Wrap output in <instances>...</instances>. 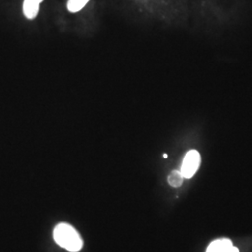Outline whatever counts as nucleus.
Masks as SVG:
<instances>
[{"instance_id":"f257e3e1","label":"nucleus","mask_w":252,"mask_h":252,"mask_svg":"<svg viewBox=\"0 0 252 252\" xmlns=\"http://www.w3.org/2000/svg\"><path fill=\"white\" fill-rule=\"evenodd\" d=\"M54 241L66 251L77 252L82 248L81 235L67 223H59L54 228Z\"/></svg>"},{"instance_id":"f03ea898","label":"nucleus","mask_w":252,"mask_h":252,"mask_svg":"<svg viewBox=\"0 0 252 252\" xmlns=\"http://www.w3.org/2000/svg\"><path fill=\"white\" fill-rule=\"evenodd\" d=\"M200 163L201 156L197 151L191 150L186 153L180 169L184 179H191L198 170Z\"/></svg>"},{"instance_id":"7ed1b4c3","label":"nucleus","mask_w":252,"mask_h":252,"mask_svg":"<svg viewBox=\"0 0 252 252\" xmlns=\"http://www.w3.org/2000/svg\"><path fill=\"white\" fill-rule=\"evenodd\" d=\"M43 0H25L24 1V14L27 19L33 20L36 18L39 11L40 3H42Z\"/></svg>"},{"instance_id":"20e7f679","label":"nucleus","mask_w":252,"mask_h":252,"mask_svg":"<svg viewBox=\"0 0 252 252\" xmlns=\"http://www.w3.org/2000/svg\"><path fill=\"white\" fill-rule=\"evenodd\" d=\"M232 246L233 242L229 238H220L209 244L206 252H226Z\"/></svg>"},{"instance_id":"39448f33","label":"nucleus","mask_w":252,"mask_h":252,"mask_svg":"<svg viewBox=\"0 0 252 252\" xmlns=\"http://www.w3.org/2000/svg\"><path fill=\"white\" fill-rule=\"evenodd\" d=\"M183 180H184V177H183L182 173L179 170H173L167 178V181H168L169 185L174 188L180 187L183 183Z\"/></svg>"},{"instance_id":"423d86ee","label":"nucleus","mask_w":252,"mask_h":252,"mask_svg":"<svg viewBox=\"0 0 252 252\" xmlns=\"http://www.w3.org/2000/svg\"><path fill=\"white\" fill-rule=\"evenodd\" d=\"M88 2L89 0H68L67 9L72 13L78 12L83 9Z\"/></svg>"},{"instance_id":"0eeeda50","label":"nucleus","mask_w":252,"mask_h":252,"mask_svg":"<svg viewBox=\"0 0 252 252\" xmlns=\"http://www.w3.org/2000/svg\"><path fill=\"white\" fill-rule=\"evenodd\" d=\"M226 252H239V250L233 245L231 248H229V249L226 251Z\"/></svg>"},{"instance_id":"6e6552de","label":"nucleus","mask_w":252,"mask_h":252,"mask_svg":"<svg viewBox=\"0 0 252 252\" xmlns=\"http://www.w3.org/2000/svg\"><path fill=\"white\" fill-rule=\"evenodd\" d=\"M167 157H168V156H167V154H166V153H164V154H163V158H167Z\"/></svg>"}]
</instances>
